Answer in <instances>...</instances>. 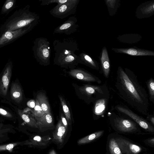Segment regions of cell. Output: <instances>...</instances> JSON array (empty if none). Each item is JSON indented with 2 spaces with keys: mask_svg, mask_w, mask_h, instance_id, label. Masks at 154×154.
<instances>
[{
  "mask_svg": "<svg viewBox=\"0 0 154 154\" xmlns=\"http://www.w3.org/2000/svg\"><path fill=\"white\" fill-rule=\"evenodd\" d=\"M50 140V137L36 136L31 140L30 143V144L35 146H44L47 144Z\"/></svg>",
  "mask_w": 154,
  "mask_h": 154,
  "instance_id": "cb8c5ba5",
  "label": "cell"
},
{
  "mask_svg": "<svg viewBox=\"0 0 154 154\" xmlns=\"http://www.w3.org/2000/svg\"><path fill=\"white\" fill-rule=\"evenodd\" d=\"M32 50L34 57L39 64L44 66L50 64L51 50L50 43L47 38H36L34 42Z\"/></svg>",
  "mask_w": 154,
  "mask_h": 154,
  "instance_id": "5b68a950",
  "label": "cell"
},
{
  "mask_svg": "<svg viewBox=\"0 0 154 154\" xmlns=\"http://www.w3.org/2000/svg\"><path fill=\"white\" fill-rule=\"evenodd\" d=\"M11 63H9L5 68L0 82V92L4 96L7 94L11 74Z\"/></svg>",
  "mask_w": 154,
  "mask_h": 154,
  "instance_id": "e0dca14e",
  "label": "cell"
},
{
  "mask_svg": "<svg viewBox=\"0 0 154 154\" xmlns=\"http://www.w3.org/2000/svg\"><path fill=\"white\" fill-rule=\"evenodd\" d=\"M60 119L63 125L68 130L69 125H70L64 115L62 112L60 114Z\"/></svg>",
  "mask_w": 154,
  "mask_h": 154,
  "instance_id": "d6a6232c",
  "label": "cell"
},
{
  "mask_svg": "<svg viewBox=\"0 0 154 154\" xmlns=\"http://www.w3.org/2000/svg\"><path fill=\"white\" fill-rule=\"evenodd\" d=\"M0 114L8 118H11L12 117V115L10 113L1 108H0Z\"/></svg>",
  "mask_w": 154,
  "mask_h": 154,
  "instance_id": "836d02e7",
  "label": "cell"
},
{
  "mask_svg": "<svg viewBox=\"0 0 154 154\" xmlns=\"http://www.w3.org/2000/svg\"><path fill=\"white\" fill-rule=\"evenodd\" d=\"M108 147L111 154H122L115 139L111 138L109 141Z\"/></svg>",
  "mask_w": 154,
  "mask_h": 154,
  "instance_id": "f1b7e54d",
  "label": "cell"
},
{
  "mask_svg": "<svg viewBox=\"0 0 154 154\" xmlns=\"http://www.w3.org/2000/svg\"><path fill=\"white\" fill-rule=\"evenodd\" d=\"M28 5L15 11L0 28V33L7 31L21 28L32 30L40 22V17L29 11Z\"/></svg>",
  "mask_w": 154,
  "mask_h": 154,
  "instance_id": "3957f363",
  "label": "cell"
},
{
  "mask_svg": "<svg viewBox=\"0 0 154 154\" xmlns=\"http://www.w3.org/2000/svg\"><path fill=\"white\" fill-rule=\"evenodd\" d=\"M34 117H39L45 114L43 111L38 100L36 99L35 101V105L34 108L33 112Z\"/></svg>",
  "mask_w": 154,
  "mask_h": 154,
  "instance_id": "f546056e",
  "label": "cell"
},
{
  "mask_svg": "<svg viewBox=\"0 0 154 154\" xmlns=\"http://www.w3.org/2000/svg\"><path fill=\"white\" fill-rule=\"evenodd\" d=\"M104 131H98L87 136L84 137L78 140V145H82L90 143L100 137L103 134Z\"/></svg>",
  "mask_w": 154,
  "mask_h": 154,
  "instance_id": "603a6c76",
  "label": "cell"
},
{
  "mask_svg": "<svg viewBox=\"0 0 154 154\" xmlns=\"http://www.w3.org/2000/svg\"><path fill=\"white\" fill-rule=\"evenodd\" d=\"M16 3V0L6 1L2 7L1 14H8L15 8Z\"/></svg>",
  "mask_w": 154,
  "mask_h": 154,
  "instance_id": "484cf974",
  "label": "cell"
},
{
  "mask_svg": "<svg viewBox=\"0 0 154 154\" xmlns=\"http://www.w3.org/2000/svg\"><path fill=\"white\" fill-rule=\"evenodd\" d=\"M154 2H151L144 3L138 7L136 11L138 17L143 18L151 16L154 11Z\"/></svg>",
  "mask_w": 154,
  "mask_h": 154,
  "instance_id": "d6986e66",
  "label": "cell"
},
{
  "mask_svg": "<svg viewBox=\"0 0 154 154\" xmlns=\"http://www.w3.org/2000/svg\"><path fill=\"white\" fill-rule=\"evenodd\" d=\"M100 61L102 73L105 78L108 79L110 72V66L108 52L105 47L102 50L100 57Z\"/></svg>",
  "mask_w": 154,
  "mask_h": 154,
  "instance_id": "ac0fdd59",
  "label": "cell"
},
{
  "mask_svg": "<svg viewBox=\"0 0 154 154\" xmlns=\"http://www.w3.org/2000/svg\"><path fill=\"white\" fill-rule=\"evenodd\" d=\"M49 154H57V153L53 149L50 152Z\"/></svg>",
  "mask_w": 154,
  "mask_h": 154,
  "instance_id": "74e56055",
  "label": "cell"
},
{
  "mask_svg": "<svg viewBox=\"0 0 154 154\" xmlns=\"http://www.w3.org/2000/svg\"><path fill=\"white\" fill-rule=\"evenodd\" d=\"M115 140L122 154H139L142 149L139 146L121 137H116Z\"/></svg>",
  "mask_w": 154,
  "mask_h": 154,
  "instance_id": "7c38bea8",
  "label": "cell"
},
{
  "mask_svg": "<svg viewBox=\"0 0 154 154\" xmlns=\"http://www.w3.org/2000/svg\"><path fill=\"white\" fill-rule=\"evenodd\" d=\"M59 97L64 112V114L69 125H71L72 122V119L71 113L69 107L67 104L65 100L62 96L60 95Z\"/></svg>",
  "mask_w": 154,
  "mask_h": 154,
  "instance_id": "d4e9b609",
  "label": "cell"
},
{
  "mask_svg": "<svg viewBox=\"0 0 154 154\" xmlns=\"http://www.w3.org/2000/svg\"><path fill=\"white\" fill-rule=\"evenodd\" d=\"M109 96L100 98L94 103L93 117L95 120L103 117L108 109Z\"/></svg>",
  "mask_w": 154,
  "mask_h": 154,
  "instance_id": "5bb4252c",
  "label": "cell"
},
{
  "mask_svg": "<svg viewBox=\"0 0 154 154\" xmlns=\"http://www.w3.org/2000/svg\"><path fill=\"white\" fill-rule=\"evenodd\" d=\"M77 22L78 20L75 16L70 17L66 20L55 28L53 33L70 35L77 30L79 27Z\"/></svg>",
  "mask_w": 154,
  "mask_h": 154,
  "instance_id": "30bf717a",
  "label": "cell"
},
{
  "mask_svg": "<svg viewBox=\"0 0 154 154\" xmlns=\"http://www.w3.org/2000/svg\"><path fill=\"white\" fill-rule=\"evenodd\" d=\"M68 73L73 77L82 81L99 84L102 82L98 77L85 70L74 69H70Z\"/></svg>",
  "mask_w": 154,
  "mask_h": 154,
  "instance_id": "8fae6325",
  "label": "cell"
},
{
  "mask_svg": "<svg viewBox=\"0 0 154 154\" xmlns=\"http://www.w3.org/2000/svg\"><path fill=\"white\" fill-rule=\"evenodd\" d=\"M114 108L118 112L132 119L146 131L154 133V127L146 119L134 112L126 105L118 104L116 105Z\"/></svg>",
  "mask_w": 154,
  "mask_h": 154,
  "instance_id": "52a82bcc",
  "label": "cell"
},
{
  "mask_svg": "<svg viewBox=\"0 0 154 154\" xmlns=\"http://www.w3.org/2000/svg\"><path fill=\"white\" fill-rule=\"evenodd\" d=\"M148 142L149 144H150L154 145V138H153L152 139L148 140Z\"/></svg>",
  "mask_w": 154,
  "mask_h": 154,
  "instance_id": "8d00e7d4",
  "label": "cell"
},
{
  "mask_svg": "<svg viewBox=\"0 0 154 154\" xmlns=\"http://www.w3.org/2000/svg\"><path fill=\"white\" fill-rule=\"evenodd\" d=\"M146 83L148 92L149 100L154 103V80L151 78Z\"/></svg>",
  "mask_w": 154,
  "mask_h": 154,
  "instance_id": "4316f807",
  "label": "cell"
},
{
  "mask_svg": "<svg viewBox=\"0 0 154 154\" xmlns=\"http://www.w3.org/2000/svg\"><path fill=\"white\" fill-rule=\"evenodd\" d=\"M146 119L148 121H150L153 125H154V116L153 115L148 114L147 116Z\"/></svg>",
  "mask_w": 154,
  "mask_h": 154,
  "instance_id": "e575fe53",
  "label": "cell"
},
{
  "mask_svg": "<svg viewBox=\"0 0 154 154\" xmlns=\"http://www.w3.org/2000/svg\"><path fill=\"white\" fill-rule=\"evenodd\" d=\"M36 99L44 112L45 114L51 115L49 104L45 95L42 93H39L37 95Z\"/></svg>",
  "mask_w": 154,
  "mask_h": 154,
  "instance_id": "7402d4cb",
  "label": "cell"
},
{
  "mask_svg": "<svg viewBox=\"0 0 154 154\" xmlns=\"http://www.w3.org/2000/svg\"><path fill=\"white\" fill-rule=\"evenodd\" d=\"M115 87L118 95L129 106L143 115L149 114L148 94L133 72L118 67Z\"/></svg>",
  "mask_w": 154,
  "mask_h": 154,
  "instance_id": "6da1fadb",
  "label": "cell"
},
{
  "mask_svg": "<svg viewBox=\"0 0 154 154\" xmlns=\"http://www.w3.org/2000/svg\"><path fill=\"white\" fill-rule=\"evenodd\" d=\"M37 128L41 132L52 129L54 127V121L51 115L45 114L41 117H35Z\"/></svg>",
  "mask_w": 154,
  "mask_h": 154,
  "instance_id": "9a60e30c",
  "label": "cell"
},
{
  "mask_svg": "<svg viewBox=\"0 0 154 154\" xmlns=\"http://www.w3.org/2000/svg\"><path fill=\"white\" fill-rule=\"evenodd\" d=\"M28 105L31 108H34L35 105V102L33 100H30L28 102Z\"/></svg>",
  "mask_w": 154,
  "mask_h": 154,
  "instance_id": "d590c367",
  "label": "cell"
},
{
  "mask_svg": "<svg viewBox=\"0 0 154 154\" xmlns=\"http://www.w3.org/2000/svg\"><path fill=\"white\" fill-rule=\"evenodd\" d=\"M83 99L88 103H94L100 98L109 96L106 83L102 85L85 84L79 88Z\"/></svg>",
  "mask_w": 154,
  "mask_h": 154,
  "instance_id": "277c9868",
  "label": "cell"
},
{
  "mask_svg": "<svg viewBox=\"0 0 154 154\" xmlns=\"http://www.w3.org/2000/svg\"><path fill=\"white\" fill-rule=\"evenodd\" d=\"M68 130L63 124L61 119L56 125L53 133L52 141L59 147H61L66 140Z\"/></svg>",
  "mask_w": 154,
  "mask_h": 154,
  "instance_id": "4fadbf2b",
  "label": "cell"
},
{
  "mask_svg": "<svg viewBox=\"0 0 154 154\" xmlns=\"http://www.w3.org/2000/svg\"><path fill=\"white\" fill-rule=\"evenodd\" d=\"M53 44L54 64L71 69H75L80 63L79 55L75 53L79 51L78 45L74 38H68L55 39Z\"/></svg>",
  "mask_w": 154,
  "mask_h": 154,
  "instance_id": "7a4b0ae2",
  "label": "cell"
},
{
  "mask_svg": "<svg viewBox=\"0 0 154 154\" xmlns=\"http://www.w3.org/2000/svg\"><path fill=\"white\" fill-rule=\"evenodd\" d=\"M68 0H39V1L41 2V5H45L54 3H57V5H60L66 2Z\"/></svg>",
  "mask_w": 154,
  "mask_h": 154,
  "instance_id": "4dcf8cb0",
  "label": "cell"
},
{
  "mask_svg": "<svg viewBox=\"0 0 154 154\" xmlns=\"http://www.w3.org/2000/svg\"><path fill=\"white\" fill-rule=\"evenodd\" d=\"M18 143H15L0 145V152L4 150L11 151L14 147Z\"/></svg>",
  "mask_w": 154,
  "mask_h": 154,
  "instance_id": "1f68e13d",
  "label": "cell"
},
{
  "mask_svg": "<svg viewBox=\"0 0 154 154\" xmlns=\"http://www.w3.org/2000/svg\"><path fill=\"white\" fill-rule=\"evenodd\" d=\"M112 50L117 53L126 54L132 56H154V52L153 51L138 48H112Z\"/></svg>",
  "mask_w": 154,
  "mask_h": 154,
  "instance_id": "2e32d148",
  "label": "cell"
},
{
  "mask_svg": "<svg viewBox=\"0 0 154 154\" xmlns=\"http://www.w3.org/2000/svg\"><path fill=\"white\" fill-rule=\"evenodd\" d=\"M18 112L23 120L27 125L31 127L37 128L36 121L35 119L29 117L20 109L18 110Z\"/></svg>",
  "mask_w": 154,
  "mask_h": 154,
  "instance_id": "83f0119b",
  "label": "cell"
},
{
  "mask_svg": "<svg viewBox=\"0 0 154 154\" xmlns=\"http://www.w3.org/2000/svg\"><path fill=\"white\" fill-rule=\"evenodd\" d=\"M80 63L84 64L93 69L99 71L98 63L89 55L84 53H81L79 55Z\"/></svg>",
  "mask_w": 154,
  "mask_h": 154,
  "instance_id": "ffe728a7",
  "label": "cell"
},
{
  "mask_svg": "<svg viewBox=\"0 0 154 154\" xmlns=\"http://www.w3.org/2000/svg\"><path fill=\"white\" fill-rule=\"evenodd\" d=\"M12 99L17 103H20L23 99V93L20 85L16 82L12 84L11 89Z\"/></svg>",
  "mask_w": 154,
  "mask_h": 154,
  "instance_id": "44dd1931",
  "label": "cell"
},
{
  "mask_svg": "<svg viewBox=\"0 0 154 154\" xmlns=\"http://www.w3.org/2000/svg\"><path fill=\"white\" fill-rule=\"evenodd\" d=\"M108 116L112 126L121 132L131 133L137 132L140 130L139 125L126 116H123L112 112H109Z\"/></svg>",
  "mask_w": 154,
  "mask_h": 154,
  "instance_id": "8992f818",
  "label": "cell"
},
{
  "mask_svg": "<svg viewBox=\"0 0 154 154\" xmlns=\"http://www.w3.org/2000/svg\"><path fill=\"white\" fill-rule=\"evenodd\" d=\"M79 0H68L66 2L57 5L49 12L53 17L63 19L76 12Z\"/></svg>",
  "mask_w": 154,
  "mask_h": 154,
  "instance_id": "ba28073f",
  "label": "cell"
},
{
  "mask_svg": "<svg viewBox=\"0 0 154 154\" xmlns=\"http://www.w3.org/2000/svg\"><path fill=\"white\" fill-rule=\"evenodd\" d=\"M32 30L28 28H21L15 31L7 30L0 33V48L12 42Z\"/></svg>",
  "mask_w": 154,
  "mask_h": 154,
  "instance_id": "9c48e42d",
  "label": "cell"
}]
</instances>
